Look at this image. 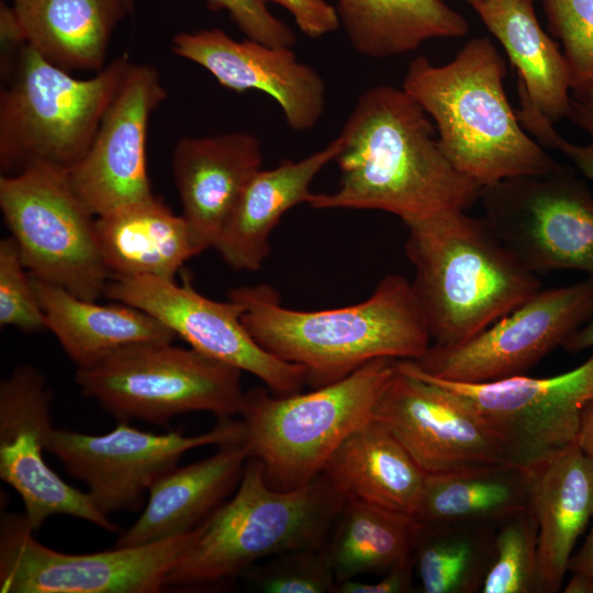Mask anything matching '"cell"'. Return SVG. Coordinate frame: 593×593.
I'll return each instance as SVG.
<instances>
[{"label":"cell","mask_w":593,"mask_h":593,"mask_svg":"<svg viewBox=\"0 0 593 593\" xmlns=\"http://www.w3.org/2000/svg\"><path fill=\"white\" fill-rule=\"evenodd\" d=\"M96 233L111 277L175 280L182 265L199 255L184 217L156 195L96 217Z\"/></svg>","instance_id":"d4e9b609"},{"label":"cell","mask_w":593,"mask_h":593,"mask_svg":"<svg viewBox=\"0 0 593 593\" xmlns=\"http://www.w3.org/2000/svg\"><path fill=\"white\" fill-rule=\"evenodd\" d=\"M505 72L490 38L475 37L447 64L416 57L402 83L433 121L450 164L481 187L560 167L525 133L504 90Z\"/></svg>","instance_id":"3957f363"},{"label":"cell","mask_w":593,"mask_h":593,"mask_svg":"<svg viewBox=\"0 0 593 593\" xmlns=\"http://www.w3.org/2000/svg\"><path fill=\"white\" fill-rule=\"evenodd\" d=\"M405 225L412 287L433 345L471 338L541 289L483 216L446 211Z\"/></svg>","instance_id":"277c9868"},{"label":"cell","mask_w":593,"mask_h":593,"mask_svg":"<svg viewBox=\"0 0 593 593\" xmlns=\"http://www.w3.org/2000/svg\"><path fill=\"white\" fill-rule=\"evenodd\" d=\"M321 474L346 497L411 516L416 512L427 475L376 418L346 438Z\"/></svg>","instance_id":"cb8c5ba5"},{"label":"cell","mask_w":593,"mask_h":593,"mask_svg":"<svg viewBox=\"0 0 593 593\" xmlns=\"http://www.w3.org/2000/svg\"><path fill=\"white\" fill-rule=\"evenodd\" d=\"M104 294L156 317L201 354L248 372L276 395L300 392L305 370L264 349L242 322L243 306L198 292L188 277L182 283L155 277H111Z\"/></svg>","instance_id":"9a60e30c"},{"label":"cell","mask_w":593,"mask_h":593,"mask_svg":"<svg viewBox=\"0 0 593 593\" xmlns=\"http://www.w3.org/2000/svg\"><path fill=\"white\" fill-rule=\"evenodd\" d=\"M593 314V279L540 289L471 338L433 345L412 360L423 372L447 381L482 383L526 374Z\"/></svg>","instance_id":"4fadbf2b"},{"label":"cell","mask_w":593,"mask_h":593,"mask_svg":"<svg viewBox=\"0 0 593 593\" xmlns=\"http://www.w3.org/2000/svg\"><path fill=\"white\" fill-rule=\"evenodd\" d=\"M267 559L245 572L261 592H334L336 578L324 547L288 550Z\"/></svg>","instance_id":"836d02e7"},{"label":"cell","mask_w":593,"mask_h":593,"mask_svg":"<svg viewBox=\"0 0 593 593\" xmlns=\"http://www.w3.org/2000/svg\"><path fill=\"white\" fill-rule=\"evenodd\" d=\"M338 136L339 187L313 193L314 209L380 210L405 224L479 200L482 187L450 164L433 121L403 88L363 91Z\"/></svg>","instance_id":"6da1fadb"},{"label":"cell","mask_w":593,"mask_h":593,"mask_svg":"<svg viewBox=\"0 0 593 593\" xmlns=\"http://www.w3.org/2000/svg\"><path fill=\"white\" fill-rule=\"evenodd\" d=\"M335 10L354 49L370 58L416 51L434 38L468 33L467 20L443 0H335Z\"/></svg>","instance_id":"f546056e"},{"label":"cell","mask_w":593,"mask_h":593,"mask_svg":"<svg viewBox=\"0 0 593 593\" xmlns=\"http://www.w3.org/2000/svg\"><path fill=\"white\" fill-rule=\"evenodd\" d=\"M518 94L521 110L517 116L523 127L530 132L542 147L561 152L588 179L593 181V143L577 145L566 141L553 128V123L532 104L525 93L518 91Z\"/></svg>","instance_id":"74e56055"},{"label":"cell","mask_w":593,"mask_h":593,"mask_svg":"<svg viewBox=\"0 0 593 593\" xmlns=\"http://www.w3.org/2000/svg\"><path fill=\"white\" fill-rule=\"evenodd\" d=\"M568 571L583 572L593 575V518L589 535L582 547L570 558Z\"/></svg>","instance_id":"b9f144b4"},{"label":"cell","mask_w":593,"mask_h":593,"mask_svg":"<svg viewBox=\"0 0 593 593\" xmlns=\"http://www.w3.org/2000/svg\"><path fill=\"white\" fill-rule=\"evenodd\" d=\"M0 209L31 276L97 301L111 275L96 216L74 192L67 172L32 167L0 177Z\"/></svg>","instance_id":"9c48e42d"},{"label":"cell","mask_w":593,"mask_h":593,"mask_svg":"<svg viewBox=\"0 0 593 593\" xmlns=\"http://www.w3.org/2000/svg\"><path fill=\"white\" fill-rule=\"evenodd\" d=\"M575 444L593 459V399L582 411Z\"/></svg>","instance_id":"7bdbcfd3"},{"label":"cell","mask_w":593,"mask_h":593,"mask_svg":"<svg viewBox=\"0 0 593 593\" xmlns=\"http://www.w3.org/2000/svg\"><path fill=\"white\" fill-rule=\"evenodd\" d=\"M291 48L237 41L217 27L178 33L171 46L174 54L206 69L224 88L270 96L288 126L304 132L322 118L326 86L317 70L300 61Z\"/></svg>","instance_id":"d6986e66"},{"label":"cell","mask_w":593,"mask_h":593,"mask_svg":"<svg viewBox=\"0 0 593 593\" xmlns=\"http://www.w3.org/2000/svg\"><path fill=\"white\" fill-rule=\"evenodd\" d=\"M414 557L403 561L377 582L354 579L336 583L333 593H406L413 591Z\"/></svg>","instance_id":"ab89813d"},{"label":"cell","mask_w":593,"mask_h":593,"mask_svg":"<svg viewBox=\"0 0 593 593\" xmlns=\"http://www.w3.org/2000/svg\"><path fill=\"white\" fill-rule=\"evenodd\" d=\"M242 371L193 348L141 343L120 348L77 369L83 395L118 422L142 419L165 426L181 414L240 415Z\"/></svg>","instance_id":"ba28073f"},{"label":"cell","mask_w":593,"mask_h":593,"mask_svg":"<svg viewBox=\"0 0 593 593\" xmlns=\"http://www.w3.org/2000/svg\"><path fill=\"white\" fill-rule=\"evenodd\" d=\"M395 368L396 359L378 358L307 393L246 391L243 441L248 457L261 462L267 483L290 491L320 475L346 438L373 418Z\"/></svg>","instance_id":"8992f818"},{"label":"cell","mask_w":593,"mask_h":593,"mask_svg":"<svg viewBox=\"0 0 593 593\" xmlns=\"http://www.w3.org/2000/svg\"><path fill=\"white\" fill-rule=\"evenodd\" d=\"M270 0H206L212 11L225 10L246 38L273 47H292L293 30L271 13ZM132 11L135 0H125Z\"/></svg>","instance_id":"8d00e7d4"},{"label":"cell","mask_w":593,"mask_h":593,"mask_svg":"<svg viewBox=\"0 0 593 593\" xmlns=\"http://www.w3.org/2000/svg\"><path fill=\"white\" fill-rule=\"evenodd\" d=\"M561 347L569 353H580L593 347V314Z\"/></svg>","instance_id":"ee69618b"},{"label":"cell","mask_w":593,"mask_h":593,"mask_svg":"<svg viewBox=\"0 0 593 593\" xmlns=\"http://www.w3.org/2000/svg\"><path fill=\"white\" fill-rule=\"evenodd\" d=\"M412 363L462 398L492 433L506 462L527 470L575 443L582 411L593 399V353L557 376L522 374L482 383L441 380Z\"/></svg>","instance_id":"7c38bea8"},{"label":"cell","mask_w":593,"mask_h":593,"mask_svg":"<svg viewBox=\"0 0 593 593\" xmlns=\"http://www.w3.org/2000/svg\"><path fill=\"white\" fill-rule=\"evenodd\" d=\"M532 471L508 463L427 473L413 517L422 525L497 527L530 506Z\"/></svg>","instance_id":"f1b7e54d"},{"label":"cell","mask_w":593,"mask_h":593,"mask_svg":"<svg viewBox=\"0 0 593 593\" xmlns=\"http://www.w3.org/2000/svg\"><path fill=\"white\" fill-rule=\"evenodd\" d=\"M468 3H470L473 8L482 2L483 0H466Z\"/></svg>","instance_id":"bcb514c9"},{"label":"cell","mask_w":593,"mask_h":593,"mask_svg":"<svg viewBox=\"0 0 593 593\" xmlns=\"http://www.w3.org/2000/svg\"><path fill=\"white\" fill-rule=\"evenodd\" d=\"M228 299L267 351L301 366L313 389L336 382L378 358L416 360L432 346L412 282L388 275L365 301L344 307L299 311L282 306L267 286L233 288Z\"/></svg>","instance_id":"7a4b0ae2"},{"label":"cell","mask_w":593,"mask_h":593,"mask_svg":"<svg viewBox=\"0 0 593 593\" xmlns=\"http://www.w3.org/2000/svg\"><path fill=\"white\" fill-rule=\"evenodd\" d=\"M243 438L242 419L232 417L220 418L213 429L194 436L178 430L154 434L118 422L102 435L54 427L46 450L61 461L70 475L86 483L97 507L109 516L139 510L150 488L177 467L187 451Z\"/></svg>","instance_id":"5bb4252c"},{"label":"cell","mask_w":593,"mask_h":593,"mask_svg":"<svg viewBox=\"0 0 593 593\" xmlns=\"http://www.w3.org/2000/svg\"><path fill=\"white\" fill-rule=\"evenodd\" d=\"M24 43L67 71H99L125 0H13Z\"/></svg>","instance_id":"4316f807"},{"label":"cell","mask_w":593,"mask_h":593,"mask_svg":"<svg viewBox=\"0 0 593 593\" xmlns=\"http://www.w3.org/2000/svg\"><path fill=\"white\" fill-rule=\"evenodd\" d=\"M474 10L516 68L517 89L550 122L567 118L571 93L568 64L540 27L533 0H483Z\"/></svg>","instance_id":"83f0119b"},{"label":"cell","mask_w":593,"mask_h":593,"mask_svg":"<svg viewBox=\"0 0 593 593\" xmlns=\"http://www.w3.org/2000/svg\"><path fill=\"white\" fill-rule=\"evenodd\" d=\"M419 529L411 515L347 497L324 545L336 583L413 558Z\"/></svg>","instance_id":"4dcf8cb0"},{"label":"cell","mask_w":593,"mask_h":593,"mask_svg":"<svg viewBox=\"0 0 593 593\" xmlns=\"http://www.w3.org/2000/svg\"><path fill=\"white\" fill-rule=\"evenodd\" d=\"M262 147L249 132L181 137L172 152L176 189L199 254L214 243L244 188L261 169Z\"/></svg>","instance_id":"ffe728a7"},{"label":"cell","mask_w":593,"mask_h":593,"mask_svg":"<svg viewBox=\"0 0 593 593\" xmlns=\"http://www.w3.org/2000/svg\"><path fill=\"white\" fill-rule=\"evenodd\" d=\"M286 9L302 33L318 38L338 29L334 5L326 0H270Z\"/></svg>","instance_id":"f35d334b"},{"label":"cell","mask_w":593,"mask_h":593,"mask_svg":"<svg viewBox=\"0 0 593 593\" xmlns=\"http://www.w3.org/2000/svg\"><path fill=\"white\" fill-rule=\"evenodd\" d=\"M52 392L44 374L20 365L0 383V478L24 504L35 532L60 514L87 521L108 532L119 527L94 504L88 492L66 483L44 460L52 430Z\"/></svg>","instance_id":"2e32d148"},{"label":"cell","mask_w":593,"mask_h":593,"mask_svg":"<svg viewBox=\"0 0 593 593\" xmlns=\"http://www.w3.org/2000/svg\"><path fill=\"white\" fill-rule=\"evenodd\" d=\"M573 575L563 588L564 593H593V575L572 572Z\"/></svg>","instance_id":"f6af8a7d"},{"label":"cell","mask_w":593,"mask_h":593,"mask_svg":"<svg viewBox=\"0 0 593 593\" xmlns=\"http://www.w3.org/2000/svg\"><path fill=\"white\" fill-rule=\"evenodd\" d=\"M496 527L422 525L414 567L424 593H477L494 555Z\"/></svg>","instance_id":"1f68e13d"},{"label":"cell","mask_w":593,"mask_h":593,"mask_svg":"<svg viewBox=\"0 0 593 593\" xmlns=\"http://www.w3.org/2000/svg\"><path fill=\"white\" fill-rule=\"evenodd\" d=\"M550 32L560 40L571 89L593 82V0H541Z\"/></svg>","instance_id":"e575fe53"},{"label":"cell","mask_w":593,"mask_h":593,"mask_svg":"<svg viewBox=\"0 0 593 593\" xmlns=\"http://www.w3.org/2000/svg\"><path fill=\"white\" fill-rule=\"evenodd\" d=\"M217 447L212 456L164 474L150 488L137 521L119 536L114 547L186 535L211 516L238 486L248 458L243 439Z\"/></svg>","instance_id":"44dd1931"},{"label":"cell","mask_w":593,"mask_h":593,"mask_svg":"<svg viewBox=\"0 0 593 593\" xmlns=\"http://www.w3.org/2000/svg\"><path fill=\"white\" fill-rule=\"evenodd\" d=\"M538 524V591H560L578 538L593 518V459L575 443L530 469Z\"/></svg>","instance_id":"603a6c76"},{"label":"cell","mask_w":593,"mask_h":593,"mask_svg":"<svg viewBox=\"0 0 593 593\" xmlns=\"http://www.w3.org/2000/svg\"><path fill=\"white\" fill-rule=\"evenodd\" d=\"M342 147L337 135L301 160H283L272 169H259L244 188L214 243L223 260L235 270L260 269L270 253L273 228L287 211L309 203L313 179L336 159Z\"/></svg>","instance_id":"7402d4cb"},{"label":"cell","mask_w":593,"mask_h":593,"mask_svg":"<svg viewBox=\"0 0 593 593\" xmlns=\"http://www.w3.org/2000/svg\"><path fill=\"white\" fill-rule=\"evenodd\" d=\"M567 118L586 132L593 143V82L571 89Z\"/></svg>","instance_id":"60d3db41"},{"label":"cell","mask_w":593,"mask_h":593,"mask_svg":"<svg viewBox=\"0 0 593 593\" xmlns=\"http://www.w3.org/2000/svg\"><path fill=\"white\" fill-rule=\"evenodd\" d=\"M18 245L12 237L0 242V325L24 333L47 331L31 276L25 272Z\"/></svg>","instance_id":"d590c367"},{"label":"cell","mask_w":593,"mask_h":593,"mask_svg":"<svg viewBox=\"0 0 593 593\" xmlns=\"http://www.w3.org/2000/svg\"><path fill=\"white\" fill-rule=\"evenodd\" d=\"M483 217L534 273L578 270L593 279V194L560 165L482 187Z\"/></svg>","instance_id":"30bf717a"},{"label":"cell","mask_w":593,"mask_h":593,"mask_svg":"<svg viewBox=\"0 0 593 593\" xmlns=\"http://www.w3.org/2000/svg\"><path fill=\"white\" fill-rule=\"evenodd\" d=\"M481 592L539 593L538 524L530 506L496 527L494 555Z\"/></svg>","instance_id":"d6a6232c"},{"label":"cell","mask_w":593,"mask_h":593,"mask_svg":"<svg viewBox=\"0 0 593 593\" xmlns=\"http://www.w3.org/2000/svg\"><path fill=\"white\" fill-rule=\"evenodd\" d=\"M373 418L399 439L426 473L507 463L472 407L422 376L411 360H396Z\"/></svg>","instance_id":"e0dca14e"},{"label":"cell","mask_w":593,"mask_h":593,"mask_svg":"<svg viewBox=\"0 0 593 593\" xmlns=\"http://www.w3.org/2000/svg\"><path fill=\"white\" fill-rule=\"evenodd\" d=\"M166 97L154 66L130 64L87 154L67 172L74 192L96 217L155 195L147 172V128Z\"/></svg>","instance_id":"ac0fdd59"},{"label":"cell","mask_w":593,"mask_h":593,"mask_svg":"<svg viewBox=\"0 0 593 593\" xmlns=\"http://www.w3.org/2000/svg\"><path fill=\"white\" fill-rule=\"evenodd\" d=\"M130 64L123 55L79 79L22 45L0 96L1 175L38 166L70 171L87 154Z\"/></svg>","instance_id":"52a82bcc"},{"label":"cell","mask_w":593,"mask_h":593,"mask_svg":"<svg viewBox=\"0 0 593 593\" xmlns=\"http://www.w3.org/2000/svg\"><path fill=\"white\" fill-rule=\"evenodd\" d=\"M346 499L323 474L294 490H276L261 462L248 457L234 495L198 526L165 585L216 583L288 550L323 548Z\"/></svg>","instance_id":"5b68a950"},{"label":"cell","mask_w":593,"mask_h":593,"mask_svg":"<svg viewBox=\"0 0 593 593\" xmlns=\"http://www.w3.org/2000/svg\"><path fill=\"white\" fill-rule=\"evenodd\" d=\"M47 329L78 368L120 348L141 343H172L176 334L150 314L115 301L97 304L65 288L31 276Z\"/></svg>","instance_id":"484cf974"},{"label":"cell","mask_w":593,"mask_h":593,"mask_svg":"<svg viewBox=\"0 0 593 593\" xmlns=\"http://www.w3.org/2000/svg\"><path fill=\"white\" fill-rule=\"evenodd\" d=\"M33 533L24 513L1 515V593L160 592L198 527L144 546L80 555L54 550L37 541Z\"/></svg>","instance_id":"8fae6325"}]
</instances>
